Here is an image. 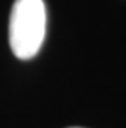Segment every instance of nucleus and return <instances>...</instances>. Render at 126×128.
Masks as SVG:
<instances>
[{
    "mask_svg": "<svg viewBox=\"0 0 126 128\" xmlns=\"http://www.w3.org/2000/svg\"><path fill=\"white\" fill-rule=\"evenodd\" d=\"M46 36V5L43 0H15L8 23L10 48L18 59L39 53Z\"/></svg>",
    "mask_w": 126,
    "mask_h": 128,
    "instance_id": "f257e3e1",
    "label": "nucleus"
},
{
    "mask_svg": "<svg viewBox=\"0 0 126 128\" xmlns=\"http://www.w3.org/2000/svg\"><path fill=\"white\" fill-rule=\"evenodd\" d=\"M71 128H80V126H71Z\"/></svg>",
    "mask_w": 126,
    "mask_h": 128,
    "instance_id": "f03ea898",
    "label": "nucleus"
}]
</instances>
